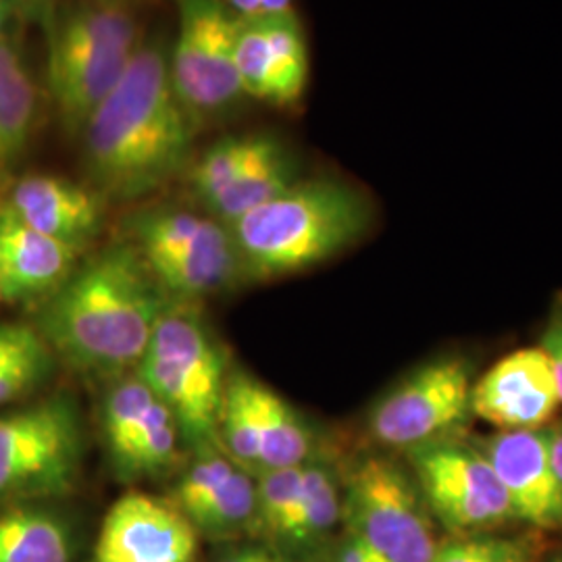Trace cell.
I'll use <instances>...</instances> for the list:
<instances>
[{
    "instance_id": "1",
    "label": "cell",
    "mask_w": 562,
    "mask_h": 562,
    "mask_svg": "<svg viewBox=\"0 0 562 562\" xmlns=\"http://www.w3.org/2000/svg\"><path fill=\"white\" fill-rule=\"evenodd\" d=\"M199 123L181 104L162 41L142 42L115 90L81 130L83 162L102 199L134 201L186 167Z\"/></svg>"
},
{
    "instance_id": "2",
    "label": "cell",
    "mask_w": 562,
    "mask_h": 562,
    "mask_svg": "<svg viewBox=\"0 0 562 562\" xmlns=\"http://www.w3.org/2000/svg\"><path fill=\"white\" fill-rule=\"evenodd\" d=\"M169 301L140 252L121 241L81 262L46 296L38 331L78 371L123 373L140 364Z\"/></svg>"
},
{
    "instance_id": "3",
    "label": "cell",
    "mask_w": 562,
    "mask_h": 562,
    "mask_svg": "<svg viewBox=\"0 0 562 562\" xmlns=\"http://www.w3.org/2000/svg\"><path fill=\"white\" fill-rule=\"evenodd\" d=\"M373 223L359 188L331 178L292 183L280 196L227 225L241 276L280 280L313 269L352 248Z\"/></svg>"
},
{
    "instance_id": "4",
    "label": "cell",
    "mask_w": 562,
    "mask_h": 562,
    "mask_svg": "<svg viewBox=\"0 0 562 562\" xmlns=\"http://www.w3.org/2000/svg\"><path fill=\"white\" fill-rule=\"evenodd\" d=\"M140 44L138 25L123 0H86L55 21L46 78L69 132L81 134L125 76Z\"/></svg>"
},
{
    "instance_id": "5",
    "label": "cell",
    "mask_w": 562,
    "mask_h": 562,
    "mask_svg": "<svg viewBox=\"0 0 562 562\" xmlns=\"http://www.w3.org/2000/svg\"><path fill=\"white\" fill-rule=\"evenodd\" d=\"M138 375L180 422L196 448L220 446L227 380L222 350L190 311L169 306L148 344Z\"/></svg>"
},
{
    "instance_id": "6",
    "label": "cell",
    "mask_w": 562,
    "mask_h": 562,
    "mask_svg": "<svg viewBox=\"0 0 562 562\" xmlns=\"http://www.w3.org/2000/svg\"><path fill=\"white\" fill-rule=\"evenodd\" d=\"M83 429L71 396L0 413V501L67 494L81 471Z\"/></svg>"
},
{
    "instance_id": "7",
    "label": "cell",
    "mask_w": 562,
    "mask_h": 562,
    "mask_svg": "<svg viewBox=\"0 0 562 562\" xmlns=\"http://www.w3.org/2000/svg\"><path fill=\"white\" fill-rule=\"evenodd\" d=\"M346 531L387 562H431L434 515L413 473L385 457H364L341 480Z\"/></svg>"
},
{
    "instance_id": "8",
    "label": "cell",
    "mask_w": 562,
    "mask_h": 562,
    "mask_svg": "<svg viewBox=\"0 0 562 562\" xmlns=\"http://www.w3.org/2000/svg\"><path fill=\"white\" fill-rule=\"evenodd\" d=\"M178 34L169 50V74L190 117L222 115L244 97L236 71L240 21L223 0H178Z\"/></svg>"
},
{
    "instance_id": "9",
    "label": "cell",
    "mask_w": 562,
    "mask_h": 562,
    "mask_svg": "<svg viewBox=\"0 0 562 562\" xmlns=\"http://www.w3.org/2000/svg\"><path fill=\"white\" fill-rule=\"evenodd\" d=\"M471 371L461 359L427 362L394 385L369 415V434L394 450L450 442L473 417Z\"/></svg>"
},
{
    "instance_id": "10",
    "label": "cell",
    "mask_w": 562,
    "mask_h": 562,
    "mask_svg": "<svg viewBox=\"0 0 562 562\" xmlns=\"http://www.w3.org/2000/svg\"><path fill=\"white\" fill-rule=\"evenodd\" d=\"M436 521L454 536H477L515 519L503 483L477 446L440 442L406 452Z\"/></svg>"
},
{
    "instance_id": "11",
    "label": "cell",
    "mask_w": 562,
    "mask_h": 562,
    "mask_svg": "<svg viewBox=\"0 0 562 562\" xmlns=\"http://www.w3.org/2000/svg\"><path fill=\"white\" fill-rule=\"evenodd\" d=\"M199 531L180 508L144 492H127L109 508L94 562H194Z\"/></svg>"
},
{
    "instance_id": "12",
    "label": "cell",
    "mask_w": 562,
    "mask_h": 562,
    "mask_svg": "<svg viewBox=\"0 0 562 562\" xmlns=\"http://www.w3.org/2000/svg\"><path fill=\"white\" fill-rule=\"evenodd\" d=\"M561 396L542 348H521L490 367L471 392L473 417L501 431L542 429Z\"/></svg>"
},
{
    "instance_id": "13",
    "label": "cell",
    "mask_w": 562,
    "mask_h": 562,
    "mask_svg": "<svg viewBox=\"0 0 562 562\" xmlns=\"http://www.w3.org/2000/svg\"><path fill=\"white\" fill-rule=\"evenodd\" d=\"M477 448L503 483L515 519L540 529L562 527V483L550 457V431H501Z\"/></svg>"
},
{
    "instance_id": "14",
    "label": "cell",
    "mask_w": 562,
    "mask_h": 562,
    "mask_svg": "<svg viewBox=\"0 0 562 562\" xmlns=\"http://www.w3.org/2000/svg\"><path fill=\"white\" fill-rule=\"evenodd\" d=\"M102 194L59 176H25L4 204L36 232L81 250L101 232Z\"/></svg>"
},
{
    "instance_id": "15",
    "label": "cell",
    "mask_w": 562,
    "mask_h": 562,
    "mask_svg": "<svg viewBox=\"0 0 562 562\" xmlns=\"http://www.w3.org/2000/svg\"><path fill=\"white\" fill-rule=\"evenodd\" d=\"M78 248L21 222L0 202V302L32 301L55 292L74 271Z\"/></svg>"
},
{
    "instance_id": "16",
    "label": "cell",
    "mask_w": 562,
    "mask_h": 562,
    "mask_svg": "<svg viewBox=\"0 0 562 562\" xmlns=\"http://www.w3.org/2000/svg\"><path fill=\"white\" fill-rule=\"evenodd\" d=\"M169 299L192 301L241 278L238 250L225 223L206 217L201 232L178 257L150 269Z\"/></svg>"
},
{
    "instance_id": "17",
    "label": "cell",
    "mask_w": 562,
    "mask_h": 562,
    "mask_svg": "<svg viewBox=\"0 0 562 562\" xmlns=\"http://www.w3.org/2000/svg\"><path fill=\"white\" fill-rule=\"evenodd\" d=\"M38 121V88L18 44L0 42V171L27 148Z\"/></svg>"
},
{
    "instance_id": "18",
    "label": "cell",
    "mask_w": 562,
    "mask_h": 562,
    "mask_svg": "<svg viewBox=\"0 0 562 562\" xmlns=\"http://www.w3.org/2000/svg\"><path fill=\"white\" fill-rule=\"evenodd\" d=\"M67 522L41 506H11L0 513V562H71Z\"/></svg>"
},
{
    "instance_id": "19",
    "label": "cell",
    "mask_w": 562,
    "mask_h": 562,
    "mask_svg": "<svg viewBox=\"0 0 562 562\" xmlns=\"http://www.w3.org/2000/svg\"><path fill=\"white\" fill-rule=\"evenodd\" d=\"M299 180V162L280 142L273 150H269L259 161L250 165L238 180L229 183L204 206L211 211V217L225 225H232L246 213L280 196L281 192H285Z\"/></svg>"
},
{
    "instance_id": "20",
    "label": "cell",
    "mask_w": 562,
    "mask_h": 562,
    "mask_svg": "<svg viewBox=\"0 0 562 562\" xmlns=\"http://www.w3.org/2000/svg\"><path fill=\"white\" fill-rule=\"evenodd\" d=\"M341 521V480L331 462L313 457L302 464L301 503L281 546L311 550Z\"/></svg>"
},
{
    "instance_id": "21",
    "label": "cell",
    "mask_w": 562,
    "mask_h": 562,
    "mask_svg": "<svg viewBox=\"0 0 562 562\" xmlns=\"http://www.w3.org/2000/svg\"><path fill=\"white\" fill-rule=\"evenodd\" d=\"M259 471L301 467L315 457V434L301 413L259 382Z\"/></svg>"
},
{
    "instance_id": "22",
    "label": "cell",
    "mask_w": 562,
    "mask_h": 562,
    "mask_svg": "<svg viewBox=\"0 0 562 562\" xmlns=\"http://www.w3.org/2000/svg\"><path fill=\"white\" fill-rule=\"evenodd\" d=\"M53 371V350L38 327L0 323V413L30 396Z\"/></svg>"
},
{
    "instance_id": "23",
    "label": "cell",
    "mask_w": 562,
    "mask_h": 562,
    "mask_svg": "<svg viewBox=\"0 0 562 562\" xmlns=\"http://www.w3.org/2000/svg\"><path fill=\"white\" fill-rule=\"evenodd\" d=\"M259 380L234 373L227 380L220 417V446L241 469L259 473Z\"/></svg>"
},
{
    "instance_id": "24",
    "label": "cell",
    "mask_w": 562,
    "mask_h": 562,
    "mask_svg": "<svg viewBox=\"0 0 562 562\" xmlns=\"http://www.w3.org/2000/svg\"><path fill=\"white\" fill-rule=\"evenodd\" d=\"M280 144L269 134L229 136L213 144L190 169V186L202 204L215 199L229 183Z\"/></svg>"
},
{
    "instance_id": "25",
    "label": "cell",
    "mask_w": 562,
    "mask_h": 562,
    "mask_svg": "<svg viewBox=\"0 0 562 562\" xmlns=\"http://www.w3.org/2000/svg\"><path fill=\"white\" fill-rule=\"evenodd\" d=\"M199 536L232 538L257 533V480L255 473L238 467L222 487L188 517Z\"/></svg>"
},
{
    "instance_id": "26",
    "label": "cell",
    "mask_w": 562,
    "mask_h": 562,
    "mask_svg": "<svg viewBox=\"0 0 562 562\" xmlns=\"http://www.w3.org/2000/svg\"><path fill=\"white\" fill-rule=\"evenodd\" d=\"M183 431L176 415L162 401L155 402L140 434L115 467L123 480L157 477L169 471L180 454Z\"/></svg>"
},
{
    "instance_id": "27",
    "label": "cell",
    "mask_w": 562,
    "mask_h": 562,
    "mask_svg": "<svg viewBox=\"0 0 562 562\" xmlns=\"http://www.w3.org/2000/svg\"><path fill=\"white\" fill-rule=\"evenodd\" d=\"M206 217L183 209H150L130 223V244L140 252L148 269L171 261L194 240Z\"/></svg>"
},
{
    "instance_id": "28",
    "label": "cell",
    "mask_w": 562,
    "mask_h": 562,
    "mask_svg": "<svg viewBox=\"0 0 562 562\" xmlns=\"http://www.w3.org/2000/svg\"><path fill=\"white\" fill-rule=\"evenodd\" d=\"M159 401L150 385L136 373L121 375L102 401V431L111 459L117 462L125 457L155 402Z\"/></svg>"
},
{
    "instance_id": "29",
    "label": "cell",
    "mask_w": 562,
    "mask_h": 562,
    "mask_svg": "<svg viewBox=\"0 0 562 562\" xmlns=\"http://www.w3.org/2000/svg\"><path fill=\"white\" fill-rule=\"evenodd\" d=\"M262 21L280 83V106L301 101L308 81V48L296 13Z\"/></svg>"
},
{
    "instance_id": "30",
    "label": "cell",
    "mask_w": 562,
    "mask_h": 562,
    "mask_svg": "<svg viewBox=\"0 0 562 562\" xmlns=\"http://www.w3.org/2000/svg\"><path fill=\"white\" fill-rule=\"evenodd\" d=\"M255 480L259 533L283 543L301 503L302 464L259 471Z\"/></svg>"
},
{
    "instance_id": "31",
    "label": "cell",
    "mask_w": 562,
    "mask_h": 562,
    "mask_svg": "<svg viewBox=\"0 0 562 562\" xmlns=\"http://www.w3.org/2000/svg\"><path fill=\"white\" fill-rule=\"evenodd\" d=\"M236 71L244 97L280 106V83L262 21H240L236 38Z\"/></svg>"
},
{
    "instance_id": "32",
    "label": "cell",
    "mask_w": 562,
    "mask_h": 562,
    "mask_svg": "<svg viewBox=\"0 0 562 562\" xmlns=\"http://www.w3.org/2000/svg\"><path fill=\"white\" fill-rule=\"evenodd\" d=\"M238 467L240 464L223 452L222 446L199 448V457L183 471L169 503L176 504L186 517H190L234 475Z\"/></svg>"
},
{
    "instance_id": "33",
    "label": "cell",
    "mask_w": 562,
    "mask_h": 562,
    "mask_svg": "<svg viewBox=\"0 0 562 562\" xmlns=\"http://www.w3.org/2000/svg\"><path fill=\"white\" fill-rule=\"evenodd\" d=\"M531 554V546L521 540L477 533L440 543L431 562H529Z\"/></svg>"
},
{
    "instance_id": "34",
    "label": "cell",
    "mask_w": 562,
    "mask_h": 562,
    "mask_svg": "<svg viewBox=\"0 0 562 562\" xmlns=\"http://www.w3.org/2000/svg\"><path fill=\"white\" fill-rule=\"evenodd\" d=\"M322 562H387L383 561L380 554H375L369 546H364L361 540L350 536L348 531L344 533L340 542L323 557Z\"/></svg>"
},
{
    "instance_id": "35",
    "label": "cell",
    "mask_w": 562,
    "mask_h": 562,
    "mask_svg": "<svg viewBox=\"0 0 562 562\" xmlns=\"http://www.w3.org/2000/svg\"><path fill=\"white\" fill-rule=\"evenodd\" d=\"M550 367H552V373H554V380H557V387H559V396H561L562 404V315L554 317V322L550 323V327L546 329L543 334L542 346Z\"/></svg>"
},
{
    "instance_id": "36",
    "label": "cell",
    "mask_w": 562,
    "mask_h": 562,
    "mask_svg": "<svg viewBox=\"0 0 562 562\" xmlns=\"http://www.w3.org/2000/svg\"><path fill=\"white\" fill-rule=\"evenodd\" d=\"M223 2L229 9V13L241 23L262 20V0H223Z\"/></svg>"
},
{
    "instance_id": "37",
    "label": "cell",
    "mask_w": 562,
    "mask_h": 562,
    "mask_svg": "<svg viewBox=\"0 0 562 562\" xmlns=\"http://www.w3.org/2000/svg\"><path fill=\"white\" fill-rule=\"evenodd\" d=\"M220 562H285L280 554H276L273 550L259 548V546H250V548H241L227 557H223Z\"/></svg>"
},
{
    "instance_id": "38",
    "label": "cell",
    "mask_w": 562,
    "mask_h": 562,
    "mask_svg": "<svg viewBox=\"0 0 562 562\" xmlns=\"http://www.w3.org/2000/svg\"><path fill=\"white\" fill-rule=\"evenodd\" d=\"M13 2H15V9H18V15L42 18L53 0H13Z\"/></svg>"
},
{
    "instance_id": "39",
    "label": "cell",
    "mask_w": 562,
    "mask_h": 562,
    "mask_svg": "<svg viewBox=\"0 0 562 562\" xmlns=\"http://www.w3.org/2000/svg\"><path fill=\"white\" fill-rule=\"evenodd\" d=\"M550 457H552L557 477L562 483V425L550 431Z\"/></svg>"
},
{
    "instance_id": "40",
    "label": "cell",
    "mask_w": 562,
    "mask_h": 562,
    "mask_svg": "<svg viewBox=\"0 0 562 562\" xmlns=\"http://www.w3.org/2000/svg\"><path fill=\"white\" fill-rule=\"evenodd\" d=\"M294 11V0H262V20Z\"/></svg>"
},
{
    "instance_id": "41",
    "label": "cell",
    "mask_w": 562,
    "mask_h": 562,
    "mask_svg": "<svg viewBox=\"0 0 562 562\" xmlns=\"http://www.w3.org/2000/svg\"><path fill=\"white\" fill-rule=\"evenodd\" d=\"M18 15L13 0H0V42L9 38V23Z\"/></svg>"
},
{
    "instance_id": "42",
    "label": "cell",
    "mask_w": 562,
    "mask_h": 562,
    "mask_svg": "<svg viewBox=\"0 0 562 562\" xmlns=\"http://www.w3.org/2000/svg\"><path fill=\"white\" fill-rule=\"evenodd\" d=\"M4 181H7V171H0V188L4 186Z\"/></svg>"
},
{
    "instance_id": "43",
    "label": "cell",
    "mask_w": 562,
    "mask_h": 562,
    "mask_svg": "<svg viewBox=\"0 0 562 562\" xmlns=\"http://www.w3.org/2000/svg\"><path fill=\"white\" fill-rule=\"evenodd\" d=\"M554 562H562V552H561V554H559V559H557V561H554Z\"/></svg>"
}]
</instances>
